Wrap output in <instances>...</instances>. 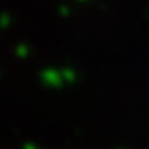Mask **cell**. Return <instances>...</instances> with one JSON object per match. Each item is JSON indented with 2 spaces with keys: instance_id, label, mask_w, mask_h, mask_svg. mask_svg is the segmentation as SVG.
<instances>
[{
  "instance_id": "obj_1",
  "label": "cell",
  "mask_w": 149,
  "mask_h": 149,
  "mask_svg": "<svg viewBox=\"0 0 149 149\" xmlns=\"http://www.w3.org/2000/svg\"><path fill=\"white\" fill-rule=\"evenodd\" d=\"M25 149H34V147H31V146H29V144H27V147H25Z\"/></svg>"
}]
</instances>
